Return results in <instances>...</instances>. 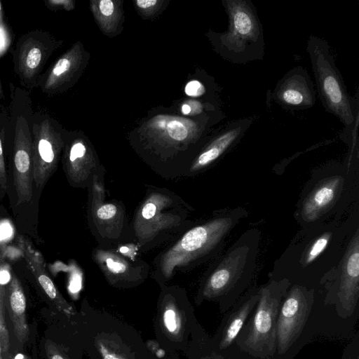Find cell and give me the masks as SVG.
Here are the masks:
<instances>
[{
	"mask_svg": "<svg viewBox=\"0 0 359 359\" xmlns=\"http://www.w3.org/2000/svg\"><path fill=\"white\" fill-rule=\"evenodd\" d=\"M86 153L85 145L77 142L74 143L68 151L66 160V169L67 176L74 182H81L83 177L82 159Z\"/></svg>",
	"mask_w": 359,
	"mask_h": 359,
	"instance_id": "cell-20",
	"label": "cell"
},
{
	"mask_svg": "<svg viewBox=\"0 0 359 359\" xmlns=\"http://www.w3.org/2000/svg\"><path fill=\"white\" fill-rule=\"evenodd\" d=\"M1 351H2V350H1V343H0V359H2V358H1Z\"/></svg>",
	"mask_w": 359,
	"mask_h": 359,
	"instance_id": "cell-40",
	"label": "cell"
},
{
	"mask_svg": "<svg viewBox=\"0 0 359 359\" xmlns=\"http://www.w3.org/2000/svg\"><path fill=\"white\" fill-rule=\"evenodd\" d=\"M166 130L168 135L173 140L182 141L188 136L187 127L180 121L172 119L167 123Z\"/></svg>",
	"mask_w": 359,
	"mask_h": 359,
	"instance_id": "cell-23",
	"label": "cell"
},
{
	"mask_svg": "<svg viewBox=\"0 0 359 359\" xmlns=\"http://www.w3.org/2000/svg\"><path fill=\"white\" fill-rule=\"evenodd\" d=\"M99 8L104 16H110L114 11V2L111 0H102L99 3Z\"/></svg>",
	"mask_w": 359,
	"mask_h": 359,
	"instance_id": "cell-31",
	"label": "cell"
},
{
	"mask_svg": "<svg viewBox=\"0 0 359 359\" xmlns=\"http://www.w3.org/2000/svg\"><path fill=\"white\" fill-rule=\"evenodd\" d=\"M18 245L29 268L57 309L69 317L75 315L76 313L75 309L59 292L48 275L45 268L46 264L41 255L32 247L29 241L22 236L18 238Z\"/></svg>",
	"mask_w": 359,
	"mask_h": 359,
	"instance_id": "cell-16",
	"label": "cell"
},
{
	"mask_svg": "<svg viewBox=\"0 0 359 359\" xmlns=\"http://www.w3.org/2000/svg\"><path fill=\"white\" fill-rule=\"evenodd\" d=\"M163 359H179L177 353L168 354Z\"/></svg>",
	"mask_w": 359,
	"mask_h": 359,
	"instance_id": "cell-35",
	"label": "cell"
},
{
	"mask_svg": "<svg viewBox=\"0 0 359 359\" xmlns=\"http://www.w3.org/2000/svg\"><path fill=\"white\" fill-rule=\"evenodd\" d=\"M314 302V293L306 287L294 285L282 300L277 320V350L285 354L302 333Z\"/></svg>",
	"mask_w": 359,
	"mask_h": 359,
	"instance_id": "cell-8",
	"label": "cell"
},
{
	"mask_svg": "<svg viewBox=\"0 0 359 359\" xmlns=\"http://www.w3.org/2000/svg\"><path fill=\"white\" fill-rule=\"evenodd\" d=\"M185 93L190 97H201L206 92L205 86L198 80L189 81L184 88Z\"/></svg>",
	"mask_w": 359,
	"mask_h": 359,
	"instance_id": "cell-26",
	"label": "cell"
},
{
	"mask_svg": "<svg viewBox=\"0 0 359 359\" xmlns=\"http://www.w3.org/2000/svg\"><path fill=\"white\" fill-rule=\"evenodd\" d=\"M4 21H3V15H2V8H1V4L0 2V25L3 26Z\"/></svg>",
	"mask_w": 359,
	"mask_h": 359,
	"instance_id": "cell-36",
	"label": "cell"
},
{
	"mask_svg": "<svg viewBox=\"0 0 359 359\" xmlns=\"http://www.w3.org/2000/svg\"><path fill=\"white\" fill-rule=\"evenodd\" d=\"M335 298L337 314L347 318L353 313L359 297V236L358 232L351 241L345 254Z\"/></svg>",
	"mask_w": 359,
	"mask_h": 359,
	"instance_id": "cell-13",
	"label": "cell"
},
{
	"mask_svg": "<svg viewBox=\"0 0 359 359\" xmlns=\"http://www.w3.org/2000/svg\"><path fill=\"white\" fill-rule=\"evenodd\" d=\"M53 44L48 33L34 31L25 34L16 44L14 66L22 85L32 86L46 63Z\"/></svg>",
	"mask_w": 359,
	"mask_h": 359,
	"instance_id": "cell-9",
	"label": "cell"
},
{
	"mask_svg": "<svg viewBox=\"0 0 359 359\" xmlns=\"http://www.w3.org/2000/svg\"><path fill=\"white\" fill-rule=\"evenodd\" d=\"M44 348L48 359H71L65 349L52 340L46 339Z\"/></svg>",
	"mask_w": 359,
	"mask_h": 359,
	"instance_id": "cell-24",
	"label": "cell"
},
{
	"mask_svg": "<svg viewBox=\"0 0 359 359\" xmlns=\"http://www.w3.org/2000/svg\"><path fill=\"white\" fill-rule=\"evenodd\" d=\"M187 359H227L215 351L209 341V336L198 322L191 335L187 348L184 351Z\"/></svg>",
	"mask_w": 359,
	"mask_h": 359,
	"instance_id": "cell-19",
	"label": "cell"
},
{
	"mask_svg": "<svg viewBox=\"0 0 359 359\" xmlns=\"http://www.w3.org/2000/svg\"><path fill=\"white\" fill-rule=\"evenodd\" d=\"M341 185L342 179L340 177L323 180L304 201L302 209L304 219L313 221L324 214L335 201Z\"/></svg>",
	"mask_w": 359,
	"mask_h": 359,
	"instance_id": "cell-17",
	"label": "cell"
},
{
	"mask_svg": "<svg viewBox=\"0 0 359 359\" xmlns=\"http://www.w3.org/2000/svg\"><path fill=\"white\" fill-rule=\"evenodd\" d=\"M104 264L107 270L113 275L121 276L125 274L128 270L127 266L122 260L111 255L105 257Z\"/></svg>",
	"mask_w": 359,
	"mask_h": 359,
	"instance_id": "cell-25",
	"label": "cell"
},
{
	"mask_svg": "<svg viewBox=\"0 0 359 359\" xmlns=\"http://www.w3.org/2000/svg\"><path fill=\"white\" fill-rule=\"evenodd\" d=\"M248 250L245 246L231 250L202 285L196 297L199 305L204 300L218 302L225 313L243 295L250 276L245 269Z\"/></svg>",
	"mask_w": 359,
	"mask_h": 359,
	"instance_id": "cell-6",
	"label": "cell"
},
{
	"mask_svg": "<svg viewBox=\"0 0 359 359\" xmlns=\"http://www.w3.org/2000/svg\"><path fill=\"white\" fill-rule=\"evenodd\" d=\"M48 3L50 6H63L66 9H69L68 6L72 1L65 0H49L48 1Z\"/></svg>",
	"mask_w": 359,
	"mask_h": 359,
	"instance_id": "cell-33",
	"label": "cell"
},
{
	"mask_svg": "<svg viewBox=\"0 0 359 359\" xmlns=\"http://www.w3.org/2000/svg\"><path fill=\"white\" fill-rule=\"evenodd\" d=\"M306 50L323 106L327 112L337 116L346 128H352L358 116L357 101L348 93L327 41L310 35Z\"/></svg>",
	"mask_w": 359,
	"mask_h": 359,
	"instance_id": "cell-4",
	"label": "cell"
},
{
	"mask_svg": "<svg viewBox=\"0 0 359 359\" xmlns=\"http://www.w3.org/2000/svg\"><path fill=\"white\" fill-rule=\"evenodd\" d=\"M4 92L2 88V85L0 79V99H4Z\"/></svg>",
	"mask_w": 359,
	"mask_h": 359,
	"instance_id": "cell-37",
	"label": "cell"
},
{
	"mask_svg": "<svg viewBox=\"0 0 359 359\" xmlns=\"http://www.w3.org/2000/svg\"><path fill=\"white\" fill-rule=\"evenodd\" d=\"M259 298V290H250L243 294L225 313L212 337H209L212 348L222 353L231 347Z\"/></svg>",
	"mask_w": 359,
	"mask_h": 359,
	"instance_id": "cell-14",
	"label": "cell"
},
{
	"mask_svg": "<svg viewBox=\"0 0 359 359\" xmlns=\"http://www.w3.org/2000/svg\"><path fill=\"white\" fill-rule=\"evenodd\" d=\"M32 142V181L42 189L57 168L61 142L48 119L33 126Z\"/></svg>",
	"mask_w": 359,
	"mask_h": 359,
	"instance_id": "cell-10",
	"label": "cell"
},
{
	"mask_svg": "<svg viewBox=\"0 0 359 359\" xmlns=\"http://www.w3.org/2000/svg\"><path fill=\"white\" fill-rule=\"evenodd\" d=\"M83 316L89 359H149L145 342L123 320L90 308Z\"/></svg>",
	"mask_w": 359,
	"mask_h": 359,
	"instance_id": "cell-3",
	"label": "cell"
},
{
	"mask_svg": "<svg viewBox=\"0 0 359 359\" xmlns=\"http://www.w3.org/2000/svg\"><path fill=\"white\" fill-rule=\"evenodd\" d=\"M228 16L227 30L217 34L215 45L229 62L245 64L262 61L265 41L262 22L250 0H223Z\"/></svg>",
	"mask_w": 359,
	"mask_h": 359,
	"instance_id": "cell-1",
	"label": "cell"
},
{
	"mask_svg": "<svg viewBox=\"0 0 359 359\" xmlns=\"http://www.w3.org/2000/svg\"><path fill=\"white\" fill-rule=\"evenodd\" d=\"M255 119V116H249L228 122L197 157L192 165V170H198L208 166L236 146Z\"/></svg>",
	"mask_w": 359,
	"mask_h": 359,
	"instance_id": "cell-15",
	"label": "cell"
},
{
	"mask_svg": "<svg viewBox=\"0 0 359 359\" xmlns=\"http://www.w3.org/2000/svg\"><path fill=\"white\" fill-rule=\"evenodd\" d=\"M316 94L309 73L299 66L290 69L277 82L271 97L285 109L302 110L314 105Z\"/></svg>",
	"mask_w": 359,
	"mask_h": 359,
	"instance_id": "cell-11",
	"label": "cell"
},
{
	"mask_svg": "<svg viewBox=\"0 0 359 359\" xmlns=\"http://www.w3.org/2000/svg\"><path fill=\"white\" fill-rule=\"evenodd\" d=\"M331 233H325L317 238L310 245L304 257V262L309 264L313 262L326 248L330 238Z\"/></svg>",
	"mask_w": 359,
	"mask_h": 359,
	"instance_id": "cell-21",
	"label": "cell"
},
{
	"mask_svg": "<svg viewBox=\"0 0 359 359\" xmlns=\"http://www.w3.org/2000/svg\"><path fill=\"white\" fill-rule=\"evenodd\" d=\"M146 347L149 353L157 359H163L168 353L161 347L157 340L150 339L145 342Z\"/></svg>",
	"mask_w": 359,
	"mask_h": 359,
	"instance_id": "cell-28",
	"label": "cell"
},
{
	"mask_svg": "<svg viewBox=\"0 0 359 359\" xmlns=\"http://www.w3.org/2000/svg\"><path fill=\"white\" fill-rule=\"evenodd\" d=\"M183 114L187 115L191 113V107L188 103H185L182 106L181 108Z\"/></svg>",
	"mask_w": 359,
	"mask_h": 359,
	"instance_id": "cell-34",
	"label": "cell"
},
{
	"mask_svg": "<svg viewBox=\"0 0 359 359\" xmlns=\"http://www.w3.org/2000/svg\"><path fill=\"white\" fill-rule=\"evenodd\" d=\"M11 267L4 262L0 265V287H5L11 279Z\"/></svg>",
	"mask_w": 359,
	"mask_h": 359,
	"instance_id": "cell-30",
	"label": "cell"
},
{
	"mask_svg": "<svg viewBox=\"0 0 359 359\" xmlns=\"http://www.w3.org/2000/svg\"><path fill=\"white\" fill-rule=\"evenodd\" d=\"M8 311L15 337L21 344L25 343L29 336L26 320V299L22 287L13 274L8 288Z\"/></svg>",
	"mask_w": 359,
	"mask_h": 359,
	"instance_id": "cell-18",
	"label": "cell"
},
{
	"mask_svg": "<svg viewBox=\"0 0 359 359\" xmlns=\"http://www.w3.org/2000/svg\"><path fill=\"white\" fill-rule=\"evenodd\" d=\"M32 142L28 123L20 116L13 144V182L18 205L29 203L32 197Z\"/></svg>",
	"mask_w": 359,
	"mask_h": 359,
	"instance_id": "cell-12",
	"label": "cell"
},
{
	"mask_svg": "<svg viewBox=\"0 0 359 359\" xmlns=\"http://www.w3.org/2000/svg\"><path fill=\"white\" fill-rule=\"evenodd\" d=\"M117 212L116 207L113 204L102 205L97 210V216L102 220H107L114 217Z\"/></svg>",
	"mask_w": 359,
	"mask_h": 359,
	"instance_id": "cell-27",
	"label": "cell"
},
{
	"mask_svg": "<svg viewBox=\"0 0 359 359\" xmlns=\"http://www.w3.org/2000/svg\"><path fill=\"white\" fill-rule=\"evenodd\" d=\"M157 3L156 0H137L136 4L142 9H147L155 6Z\"/></svg>",
	"mask_w": 359,
	"mask_h": 359,
	"instance_id": "cell-32",
	"label": "cell"
},
{
	"mask_svg": "<svg viewBox=\"0 0 359 359\" xmlns=\"http://www.w3.org/2000/svg\"><path fill=\"white\" fill-rule=\"evenodd\" d=\"M24 358H25V356L23 355L20 354V355H17L15 359H26Z\"/></svg>",
	"mask_w": 359,
	"mask_h": 359,
	"instance_id": "cell-39",
	"label": "cell"
},
{
	"mask_svg": "<svg viewBox=\"0 0 359 359\" xmlns=\"http://www.w3.org/2000/svg\"><path fill=\"white\" fill-rule=\"evenodd\" d=\"M236 216L214 219L187 232L162 257L161 269L169 278L173 269L203 256L215 248L233 226Z\"/></svg>",
	"mask_w": 359,
	"mask_h": 359,
	"instance_id": "cell-7",
	"label": "cell"
},
{
	"mask_svg": "<svg viewBox=\"0 0 359 359\" xmlns=\"http://www.w3.org/2000/svg\"><path fill=\"white\" fill-rule=\"evenodd\" d=\"M289 285V281L283 279L271 281L259 290L258 302L233 342L241 351L257 359L273 358L278 311Z\"/></svg>",
	"mask_w": 359,
	"mask_h": 359,
	"instance_id": "cell-2",
	"label": "cell"
},
{
	"mask_svg": "<svg viewBox=\"0 0 359 359\" xmlns=\"http://www.w3.org/2000/svg\"><path fill=\"white\" fill-rule=\"evenodd\" d=\"M197 322L194 309L185 297L171 291L161 294L154 328L156 339L168 354L186 350Z\"/></svg>",
	"mask_w": 359,
	"mask_h": 359,
	"instance_id": "cell-5",
	"label": "cell"
},
{
	"mask_svg": "<svg viewBox=\"0 0 359 359\" xmlns=\"http://www.w3.org/2000/svg\"><path fill=\"white\" fill-rule=\"evenodd\" d=\"M6 296V289L0 287V343L3 352L8 351L9 348V337L5 322L4 303Z\"/></svg>",
	"mask_w": 359,
	"mask_h": 359,
	"instance_id": "cell-22",
	"label": "cell"
},
{
	"mask_svg": "<svg viewBox=\"0 0 359 359\" xmlns=\"http://www.w3.org/2000/svg\"><path fill=\"white\" fill-rule=\"evenodd\" d=\"M4 262V257L2 251L0 250V265Z\"/></svg>",
	"mask_w": 359,
	"mask_h": 359,
	"instance_id": "cell-38",
	"label": "cell"
},
{
	"mask_svg": "<svg viewBox=\"0 0 359 359\" xmlns=\"http://www.w3.org/2000/svg\"><path fill=\"white\" fill-rule=\"evenodd\" d=\"M0 187L4 190L7 189V175L6 170V165L3 153L2 143L0 137Z\"/></svg>",
	"mask_w": 359,
	"mask_h": 359,
	"instance_id": "cell-29",
	"label": "cell"
},
{
	"mask_svg": "<svg viewBox=\"0 0 359 359\" xmlns=\"http://www.w3.org/2000/svg\"><path fill=\"white\" fill-rule=\"evenodd\" d=\"M356 359H359V357H358V355H357V356H356Z\"/></svg>",
	"mask_w": 359,
	"mask_h": 359,
	"instance_id": "cell-41",
	"label": "cell"
}]
</instances>
